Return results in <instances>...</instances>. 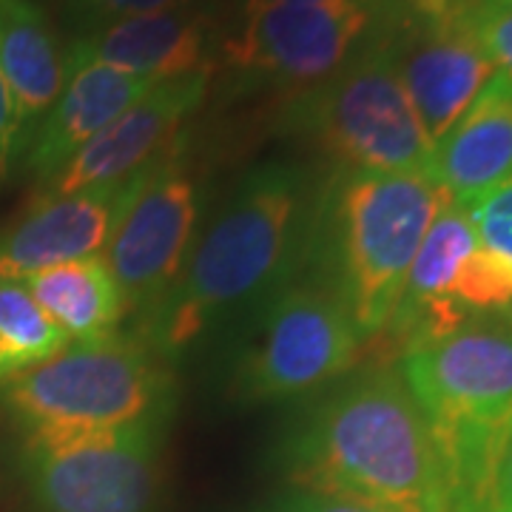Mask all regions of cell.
<instances>
[{"label": "cell", "instance_id": "cell-1", "mask_svg": "<svg viewBox=\"0 0 512 512\" xmlns=\"http://www.w3.org/2000/svg\"><path fill=\"white\" fill-rule=\"evenodd\" d=\"M316 231L319 200L305 168L271 163L248 171L143 322V342L163 359L183 356L237 308L285 288Z\"/></svg>", "mask_w": 512, "mask_h": 512}, {"label": "cell", "instance_id": "cell-2", "mask_svg": "<svg viewBox=\"0 0 512 512\" xmlns=\"http://www.w3.org/2000/svg\"><path fill=\"white\" fill-rule=\"evenodd\" d=\"M282 464L296 490L370 512H447L439 447L399 367H373L299 421Z\"/></svg>", "mask_w": 512, "mask_h": 512}, {"label": "cell", "instance_id": "cell-3", "mask_svg": "<svg viewBox=\"0 0 512 512\" xmlns=\"http://www.w3.org/2000/svg\"><path fill=\"white\" fill-rule=\"evenodd\" d=\"M399 370L439 447L447 512H490L512 421V311L481 313L407 348Z\"/></svg>", "mask_w": 512, "mask_h": 512}, {"label": "cell", "instance_id": "cell-4", "mask_svg": "<svg viewBox=\"0 0 512 512\" xmlns=\"http://www.w3.org/2000/svg\"><path fill=\"white\" fill-rule=\"evenodd\" d=\"M450 200L430 174L342 168L319 202L328 231L330 291L359 339L382 333L402 299L410 265Z\"/></svg>", "mask_w": 512, "mask_h": 512}, {"label": "cell", "instance_id": "cell-5", "mask_svg": "<svg viewBox=\"0 0 512 512\" xmlns=\"http://www.w3.org/2000/svg\"><path fill=\"white\" fill-rule=\"evenodd\" d=\"M171 384L143 339L74 342L12 376L6 399L26 441L89 436L168 413Z\"/></svg>", "mask_w": 512, "mask_h": 512}, {"label": "cell", "instance_id": "cell-6", "mask_svg": "<svg viewBox=\"0 0 512 512\" xmlns=\"http://www.w3.org/2000/svg\"><path fill=\"white\" fill-rule=\"evenodd\" d=\"M279 123L342 168L430 174L433 143L404 92L382 20L339 72L293 94Z\"/></svg>", "mask_w": 512, "mask_h": 512}, {"label": "cell", "instance_id": "cell-7", "mask_svg": "<svg viewBox=\"0 0 512 512\" xmlns=\"http://www.w3.org/2000/svg\"><path fill=\"white\" fill-rule=\"evenodd\" d=\"M387 0L268 3L242 9L225 40L228 92H305L336 74L382 20Z\"/></svg>", "mask_w": 512, "mask_h": 512}, {"label": "cell", "instance_id": "cell-8", "mask_svg": "<svg viewBox=\"0 0 512 512\" xmlns=\"http://www.w3.org/2000/svg\"><path fill=\"white\" fill-rule=\"evenodd\" d=\"M362 339L325 285H285L268 299L234 370V393L248 404L299 399L345 376Z\"/></svg>", "mask_w": 512, "mask_h": 512}, {"label": "cell", "instance_id": "cell-9", "mask_svg": "<svg viewBox=\"0 0 512 512\" xmlns=\"http://www.w3.org/2000/svg\"><path fill=\"white\" fill-rule=\"evenodd\" d=\"M200 214L197 183L177 151L137 171V183L103 248L123 308L146 322L183 274Z\"/></svg>", "mask_w": 512, "mask_h": 512}, {"label": "cell", "instance_id": "cell-10", "mask_svg": "<svg viewBox=\"0 0 512 512\" xmlns=\"http://www.w3.org/2000/svg\"><path fill=\"white\" fill-rule=\"evenodd\" d=\"M163 421L29 441V481L46 512H148L157 487Z\"/></svg>", "mask_w": 512, "mask_h": 512}, {"label": "cell", "instance_id": "cell-11", "mask_svg": "<svg viewBox=\"0 0 512 512\" xmlns=\"http://www.w3.org/2000/svg\"><path fill=\"white\" fill-rule=\"evenodd\" d=\"M467 3L441 12H410L387 0L382 29L402 86L427 140L436 146L470 109L495 74L493 60L481 49L467 20Z\"/></svg>", "mask_w": 512, "mask_h": 512}, {"label": "cell", "instance_id": "cell-12", "mask_svg": "<svg viewBox=\"0 0 512 512\" xmlns=\"http://www.w3.org/2000/svg\"><path fill=\"white\" fill-rule=\"evenodd\" d=\"M205 92L208 74L157 83L143 100H137L126 114H120L55 171L43 183V194L66 197L86 188L128 180L134 171L165 154V146L177 140L180 126L200 109Z\"/></svg>", "mask_w": 512, "mask_h": 512}, {"label": "cell", "instance_id": "cell-13", "mask_svg": "<svg viewBox=\"0 0 512 512\" xmlns=\"http://www.w3.org/2000/svg\"><path fill=\"white\" fill-rule=\"evenodd\" d=\"M134 183L137 171L123 183L66 197L43 194L23 220L0 234V282H26L46 268L100 254Z\"/></svg>", "mask_w": 512, "mask_h": 512}, {"label": "cell", "instance_id": "cell-14", "mask_svg": "<svg viewBox=\"0 0 512 512\" xmlns=\"http://www.w3.org/2000/svg\"><path fill=\"white\" fill-rule=\"evenodd\" d=\"M63 89L26 148V165L40 183L72 160L103 128L143 100L157 83L106 63L63 57Z\"/></svg>", "mask_w": 512, "mask_h": 512}, {"label": "cell", "instance_id": "cell-15", "mask_svg": "<svg viewBox=\"0 0 512 512\" xmlns=\"http://www.w3.org/2000/svg\"><path fill=\"white\" fill-rule=\"evenodd\" d=\"M66 55L106 63L154 83L208 74V18L180 6L120 20L80 35Z\"/></svg>", "mask_w": 512, "mask_h": 512}, {"label": "cell", "instance_id": "cell-16", "mask_svg": "<svg viewBox=\"0 0 512 512\" xmlns=\"http://www.w3.org/2000/svg\"><path fill=\"white\" fill-rule=\"evenodd\" d=\"M512 174V77L495 72L439 143L430 177L458 205H470Z\"/></svg>", "mask_w": 512, "mask_h": 512}, {"label": "cell", "instance_id": "cell-17", "mask_svg": "<svg viewBox=\"0 0 512 512\" xmlns=\"http://www.w3.org/2000/svg\"><path fill=\"white\" fill-rule=\"evenodd\" d=\"M0 74L12 97V160H18L55 106L66 77L55 35L29 0H0Z\"/></svg>", "mask_w": 512, "mask_h": 512}, {"label": "cell", "instance_id": "cell-18", "mask_svg": "<svg viewBox=\"0 0 512 512\" xmlns=\"http://www.w3.org/2000/svg\"><path fill=\"white\" fill-rule=\"evenodd\" d=\"M23 285L43 313L66 333V339L74 342L111 336L126 316L120 288L103 256H86L46 268L29 276Z\"/></svg>", "mask_w": 512, "mask_h": 512}, {"label": "cell", "instance_id": "cell-19", "mask_svg": "<svg viewBox=\"0 0 512 512\" xmlns=\"http://www.w3.org/2000/svg\"><path fill=\"white\" fill-rule=\"evenodd\" d=\"M69 345L23 282H0V379H12Z\"/></svg>", "mask_w": 512, "mask_h": 512}, {"label": "cell", "instance_id": "cell-20", "mask_svg": "<svg viewBox=\"0 0 512 512\" xmlns=\"http://www.w3.org/2000/svg\"><path fill=\"white\" fill-rule=\"evenodd\" d=\"M447 299L464 313H498L512 308V262L478 245L458 268Z\"/></svg>", "mask_w": 512, "mask_h": 512}, {"label": "cell", "instance_id": "cell-21", "mask_svg": "<svg viewBox=\"0 0 512 512\" xmlns=\"http://www.w3.org/2000/svg\"><path fill=\"white\" fill-rule=\"evenodd\" d=\"M470 222L476 228L478 245L490 248L512 262V174L493 191L467 205Z\"/></svg>", "mask_w": 512, "mask_h": 512}, {"label": "cell", "instance_id": "cell-22", "mask_svg": "<svg viewBox=\"0 0 512 512\" xmlns=\"http://www.w3.org/2000/svg\"><path fill=\"white\" fill-rule=\"evenodd\" d=\"M467 20L481 49L493 60L495 72L512 77V3L504 0H470Z\"/></svg>", "mask_w": 512, "mask_h": 512}, {"label": "cell", "instance_id": "cell-23", "mask_svg": "<svg viewBox=\"0 0 512 512\" xmlns=\"http://www.w3.org/2000/svg\"><path fill=\"white\" fill-rule=\"evenodd\" d=\"M188 3L191 0H72V12L80 29L94 32L109 23L143 18V15H154V12H165V9H180Z\"/></svg>", "mask_w": 512, "mask_h": 512}, {"label": "cell", "instance_id": "cell-24", "mask_svg": "<svg viewBox=\"0 0 512 512\" xmlns=\"http://www.w3.org/2000/svg\"><path fill=\"white\" fill-rule=\"evenodd\" d=\"M490 512H512V421L507 427V436L501 441L498 461H495Z\"/></svg>", "mask_w": 512, "mask_h": 512}, {"label": "cell", "instance_id": "cell-25", "mask_svg": "<svg viewBox=\"0 0 512 512\" xmlns=\"http://www.w3.org/2000/svg\"><path fill=\"white\" fill-rule=\"evenodd\" d=\"M271 512H370V510H365V507H356V504H348V501L325 498V495L293 490V493L282 495L274 507H271Z\"/></svg>", "mask_w": 512, "mask_h": 512}, {"label": "cell", "instance_id": "cell-26", "mask_svg": "<svg viewBox=\"0 0 512 512\" xmlns=\"http://www.w3.org/2000/svg\"><path fill=\"white\" fill-rule=\"evenodd\" d=\"M12 126H15L12 97H9V89H6L3 74H0V177L6 171V165L12 163Z\"/></svg>", "mask_w": 512, "mask_h": 512}, {"label": "cell", "instance_id": "cell-27", "mask_svg": "<svg viewBox=\"0 0 512 512\" xmlns=\"http://www.w3.org/2000/svg\"><path fill=\"white\" fill-rule=\"evenodd\" d=\"M242 9L251 6H268V3H336V0H239ZM359 3H379V0H359Z\"/></svg>", "mask_w": 512, "mask_h": 512}, {"label": "cell", "instance_id": "cell-28", "mask_svg": "<svg viewBox=\"0 0 512 512\" xmlns=\"http://www.w3.org/2000/svg\"><path fill=\"white\" fill-rule=\"evenodd\" d=\"M504 3H512V0H504Z\"/></svg>", "mask_w": 512, "mask_h": 512}]
</instances>
